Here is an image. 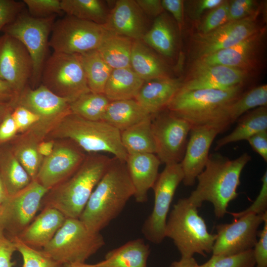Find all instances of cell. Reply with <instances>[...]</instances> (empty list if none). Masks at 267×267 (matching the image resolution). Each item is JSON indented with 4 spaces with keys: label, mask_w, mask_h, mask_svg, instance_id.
Instances as JSON below:
<instances>
[{
    "label": "cell",
    "mask_w": 267,
    "mask_h": 267,
    "mask_svg": "<svg viewBox=\"0 0 267 267\" xmlns=\"http://www.w3.org/2000/svg\"><path fill=\"white\" fill-rule=\"evenodd\" d=\"M134 194L126 161L114 157L79 219L90 230L100 232L120 214Z\"/></svg>",
    "instance_id": "6da1fadb"
},
{
    "label": "cell",
    "mask_w": 267,
    "mask_h": 267,
    "mask_svg": "<svg viewBox=\"0 0 267 267\" xmlns=\"http://www.w3.org/2000/svg\"><path fill=\"white\" fill-rule=\"evenodd\" d=\"M251 157L244 153L231 160L219 154H211L203 171L197 176V185L188 198L198 207L208 201L214 207L216 217L228 213L229 203L238 196L242 171Z\"/></svg>",
    "instance_id": "7a4b0ae2"
},
{
    "label": "cell",
    "mask_w": 267,
    "mask_h": 267,
    "mask_svg": "<svg viewBox=\"0 0 267 267\" xmlns=\"http://www.w3.org/2000/svg\"><path fill=\"white\" fill-rule=\"evenodd\" d=\"M242 84L225 89H186L181 87L167 109L190 125H205L225 131L223 122L229 105L240 96Z\"/></svg>",
    "instance_id": "3957f363"
},
{
    "label": "cell",
    "mask_w": 267,
    "mask_h": 267,
    "mask_svg": "<svg viewBox=\"0 0 267 267\" xmlns=\"http://www.w3.org/2000/svg\"><path fill=\"white\" fill-rule=\"evenodd\" d=\"M111 159L100 154L86 158L73 175L51 189L47 196L45 195L44 208H54L66 218H79Z\"/></svg>",
    "instance_id": "277c9868"
},
{
    "label": "cell",
    "mask_w": 267,
    "mask_h": 267,
    "mask_svg": "<svg viewBox=\"0 0 267 267\" xmlns=\"http://www.w3.org/2000/svg\"><path fill=\"white\" fill-rule=\"evenodd\" d=\"M198 208L188 197L179 199L168 217L165 237L173 241L181 257H192L195 254L205 257L212 253L216 234L208 232Z\"/></svg>",
    "instance_id": "5b68a950"
},
{
    "label": "cell",
    "mask_w": 267,
    "mask_h": 267,
    "mask_svg": "<svg viewBox=\"0 0 267 267\" xmlns=\"http://www.w3.org/2000/svg\"><path fill=\"white\" fill-rule=\"evenodd\" d=\"M52 129L56 137L69 139L86 151L108 152L121 160L127 159L120 132L103 121L88 120L71 113Z\"/></svg>",
    "instance_id": "8992f818"
},
{
    "label": "cell",
    "mask_w": 267,
    "mask_h": 267,
    "mask_svg": "<svg viewBox=\"0 0 267 267\" xmlns=\"http://www.w3.org/2000/svg\"><path fill=\"white\" fill-rule=\"evenodd\" d=\"M105 244L100 232L90 230L79 218H67L53 238L42 250L65 265L85 263Z\"/></svg>",
    "instance_id": "52a82bcc"
},
{
    "label": "cell",
    "mask_w": 267,
    "mask_h": 267,
    "mask_svg": "<svg viewBox=\"0 0 267 267\" xmlns=\"http://www.w3.org/2000/svg\"><path fill=\"white\" fill-rule=\"evenodd\" d=\"M56 16L37 18L24 10L1 31L18 40L28 50L33 63L30 82L34 85L41 81L44 64L47 58L49 37Z\"/></svg>",
    "instance_id": "ba28073f"
},
{
    "label": "cell",
    "mask_w": 267,
    "mask_h": 267,
    "mask_svg": "<svg viewBox=\"0 0 267 267\" xmlns=\"http://www.w3.org/2000/svg\"><path fill=\"white\" fill-rule=\"evenodd\" d=\"M41 81L56 94L72 101L90 91L79 54L53 51L45 61Z\"/></svg>",
    "instance_id": "9c48e42d"
},
{
    "label": "cell",
    "mask_w": 267,
    "mask_h": 267,
    "mask_svg": "<svg viewBox=\"0 0 267 267\" xmlns=\"http://www.w3.org/2000/svg\"><path fill=\"white\" fill-rule=\"evenodd\" d=\"M107 32L103 25L67 15L54 22L49 46L54 52L82 54L96 49Z\"/></svg>",
    "instance_id": "30bf717a"
},
{
    "label": "cell",
    "mask_w": 267,
    "mask_h": 267,
    "mask_svg": "<svg viewBox=\"0 0 267 267\" xmlns=\"http://www.w3.org/2000/svg\"><path fill=\"white\" fill-rule=\"evenodd\" d=\"M183 177L180 163L165 165L163 171L159 174L152 187L154 193L153 208L142 227V232L149 241L160 244L165 238V227L170 206Z\"/></svg>",
    "instance_id": "8fae6325"
},
{
    "label": "cell",
    "mask_w": 267,
    "mask_h": 267,
    "mask_svg": "<svg viewBox=\"0 0 267 267\" xmlns=\"http://www.w3.org/2000/svg\"><path fill=\"white\" fill-rule=\"evenodd\" d=\"M48 190L37 180L8 196L0 205V230L9 238L18 237L30 224Z\"/></svg>",
    "instance_id": "7c38bea8"
},
{
    "label": "cell",
    "mask_w": 267,
    "mask_h": 267,
    "mask_svg": "<svg viewBox=\"0 0 267 267\" xmlns=\"http://www.w3.org/2000/svg\"><path fill=\"white\" fill-rule=\"evenodd\" d=\"M155 154L165 165L180 163L191 127L185 120L165 109L151 115Z\"/></svg>",
    "instance_id": "4fadbf2b"
},
{
    "label": "cell",
    "mask_w": 267,
    "mask_h": 267,
    "mask_svg": "<svg viewBox=\"0 0 267 267\" xmlns=\"http://www.w3.org/2000/svg\"><path fill=\"white\" fill-rule=\"evenodd\" d=\"M72 101L59 96L41 84L36 89L27 86L16 96L12 106L21 105L36 114L39 121L33 127L35 134L42 135L65 116L71 113Z\"/></svg>",
    "instance_id": "5bb4252c"
},
{
    "label": "cell",
    "mask_w": 267,
    "mask_h": 267,
    "mask_svg": "<svg viewBox=\"0 0 267 267\" xmlns=\"http://www.w3.org/2000/svg\"><path fill=\"white\" fill-rule=\"evenodd\" d=\"M267 217V212L249 214L234 219L231 223L217 225L213 255L230 256L253 249L257 242L258 229Z\"/></svg>",
    "instance_id": "9a60e30c"
},
{
    "label": "cell",
    "mask_w": 267,
    "mask_h": 267,
    "mask_svg": "<svg viewBox=\"0 0 267 267\" xmlns=\"http://www.w3.org/2000/svg\"><path fill=\"white\" fill-rule=\"evenodd\" d=\"M259 10L243 19L227 22L206 34H196L193 38L195 60L233 46L260 29L257 25Z\"/></svg>",
    "instance_id": "2e32d148"
},
{
    "label": "cell",
    "mask_w": 267,
    "mask_h": 267,
    "mask_svg": "<svg viewBox=\"0 0 267 267\" xmlns=\"http://www.w3.org/2000/svg\"><path fill=\"white\" fill-rule=\"evenodd\" d=\"M33 63L24 45L5 34L0 36V79L9 83L17 95L32 77Z\"/></svg>",
    "instance_id": "e0dca14e"
},
{
    "label": "cell",
    "mask_w": 267,
    "mask_h": 267,
    "mask_svg": "<svg viewBox=\"0 0 267 267\" xmlns=\"http://www.w3.org/2000/svg\"><path fill=\"white\" fill-rule=\"evenodd\" d=\"M222 132L214 126L193 127L190 131L183 157L180 162L185 186L193 185L197 176L203 171L209 157L211 145L217 135Z\"/></svg>",
    "instance_id": "ac0fdd59"
},
{
    "label": "cell",
    "mask_w": 267,
    "mask_h": 267,
    "mask_svg": "<svg viewBox=\"0 0 267 267\" xmlns=\"http://www.w3.org/2000/svg\"><path fill=\"white\" fill-rule=\"evenodd\" d=\"M85 158L75 146L63 145L54 148L42 162L35 180L49 191L73 175Z\"/></svg>",
    "instance_id": "d6986e66"
},
{
    "label": "cell",
    "mask_w": 267,
    "mask_h": 267,
    "mask_svg": "<svg viewBox=\"0 0 267 267\" xmlns=\"http://www.w3.org/2000/svg\"><path fill=\"white\" fill-rule=\"evenodd\" d=\"M247 71L221 65L194 61L189 77L181 88L186 89H225L241 85Z\"/></svg>",
    "instance_id": "ffe728a7"
},
{
    "label": "cell",
    "mask_w": 267,
    "mask_h": 267,
    "mask_svg": "<svg viewBox=\"0 0 267 267\" xmlns=\"http://www.w3.org/2000/svg\"><path fill=\"white\" fill-rule=\"evenodd\" d=\"M110 32L141 40L148 31L146 15L134 0H118L103 25Z\"/></svg>",
    "instance_id": "44dd1931"
},
{
    "label": "cell",
    "mask_w": 267,
    "mask_h": 267,
    "mask_svg": "<svg viewBox=\"0 0 267 267\" xmlns=\"http://www.w3.org/2000/svg\"><path fill=\"white\" fill-rule=\"evenodd\" d=\"M264 30L260 29L238 44L194 61L205 64L221 65L247 71L257 61Z\"/></svg>",
    "instance_id": "7402d4cb"
},
{
    "label": "cell",
    "mask_w": 267,
    "mask_h": 267,
    "mask_svg": "<svg viewBox=\"0 0 267 267\" xmlns=\"http://www.w3.org/2000/svg\"><path fill=\"white\" fill-rule=\"evenodd\" d=\"M126 162L134 189V197L136 202H146L148 192L152 188L159 174L161 162L153 153L128 155Z\"/></svg>",
    "instance_id": "603a6c76"
},
{
    "label": "cell",
    "mask_w": 267,
    "mask_h": 267,
    "mask_svg": "<svg viewBox=\"0 0 267 267\" xmlns=\"http://www.w3.org/2000/svg\"><path fill=\"white\" fill-rule=\"evenodd\" d=\"M66 218L57 209L45 207L17 238L30 247L42 249L53 238Z\"/></svg>",
    "instance_id": "cb8c5ba5"
},
{
    "label": "cell",
    "mask_w": 267,
    "mask_h": 267,
    "mask_svg": "<svg viewBox=\"0 0 267 267\" xmlns=\"http://www.w3.org/2000/svg\"><path fill=\"white\" fill-rule=\"evenodd\" d=\"M183 82L171 77L146 81L134 99L149 114L154 115L167 109Z\"/></svg>",
    "instance_id": "d4e9b609"
},
{
    "label": "cell",
    "mask_w": 267,
    "mask_h": 267,
    "mask_svg": "<svg viewBox=\"0 0 267 267\" xmlns=\"http://www.w3.org/2000/svg\"><path fill=\"white\" fill-rule=\"evenodd\" d=\"M150 247L141 238L130 240L108 252L96 267H147Z\"/></svg>",
    "instance_id": "484cf974"
},
{
    "label": "cell",
    "mask_w": 267,
    "mask_h": 267,
    "mask_svg": "<svg viewBox=\"0 0 267 267\" xmlns=\"http://www.w3.org/2000/svg\"><path fill=\"white\" fill-rule=\"evenodd\" d=\"M131 67L145 82L169 77L164 62L141 40H134Z\"/></svg>",
    "instance_id": "4316f807"
},
{
    "label": "cell",
    "mask_w": 267,
    "mask_h": 267,
    "mask_svg": "<svg viewBox=\"0 0 267 267\" xmlns=\"http://www.w3.org/2000/svg\"><path fill=\"white\" fill-rule=\"evenodd\" d=\"M134 99L110 102L102 121L120 132L151 116Z\"/></svg>",
    "instance_id": "83f0119b"
},
{
    "label": "cell",
    "mask_w": 267,
    "mask_h": 267,
    "mask_svg": "<svg viewBox=\"0 0 267 267\" xmlns=\"http://www.w3.org/2000/svg\"><path fill=\"white\" fill-rule=\"evenodd\" d=\"M144 82L131 67L113 69L103 93L110 101L134 99Z\"/></svg>",
    "instance_id": "f1b7e54d"
},
{
    "label": "cell",
    "mask_w": 267,
    "mask_h": 267,
    "mask_svg": "<svg viewBox=\"0 0 267 267\" xmlns=\"http://www.w3.org/2000/svg\"><path fill=\"white\" fill-rule=\"evenodd\" d=\"M264 131H267V106L255 108L239 118L235 129L217 141L215 150L229 143L247 140L254 134Z\"/></svg>",
    "instance_id": "f546056e"
},
{
    "label": "cell",
    "mask_w": 267,
    "mask_h": 267,
    "mask_svg": "<svg viewBox=\"0 0 267 267\" xmlns=\"http://www.w3.org/2000/svg\"><path fill=\"white\" fill-rule=\"evenodd\" d=\"M134 40L108 31L96 49L113 69L131 67Z\"/></svg>",
    "instance_id": "4dcf8cb0"
},
{
    "label": "cell",
    "mask_w": 267,
    "mask_h": 267,
    "mask_svg": "<svg viewBox=\"0 0 267 267\" xmlns=\"http://www.w3.org/2000/svg\"><path fill=\"white\" fill-rule=\"evenodd\" d=\"M141 41L163 56H173L176 50V36L168 15L163 12L155 18L152 26Z\"/></svg>",
    "instance_id": "1f68e13d"
},
{
    "label": "cell",
    "mask_w": 267,
    "mask_h": 267,
    "mask_svg": "<svg viewBox=\"0 0 267 267\" xmlns=\"http://www.w3.org/2000/svg\"><path fill=\"white\" fill-rule=\"evenodd\" d=\"M122 143L128 155L156 153L151 127V116L120 132Z\"/></svg>",
    "instance_id": "d6a6232c"
},
{
    "label": "cell",
    "mask_w": 267,
    "mask_h": 267,
    "mask_svg": "<svg viewBox=\"0 0 267 267\" xmlns=\"http://www.w3.org/2000/svg\"><path fill=\"white\" fill-rule=\"evenodd\" d=\"M79 54L89 90L103 93L113 69L103 60L97 49Z\"/></svg>",
    "instance_id": "836d02e7"
},
{
    "label": "cell",
    "mask_w": 267,
    "mask_h": 267,
    "mask_svg": "<svg viewBox=\"0 0 267 267\" xmlns=\"http://www.w3.org/2000/svg\"><path fill=\"white\" fill-rule=\"evenodd\" d=\"M61 6L67 15L103 25L109 10L100 0H61Z\"/></svg>",
    "instance_id": "e575fe53"
},
{
    "label": "cell",
    "mask_w": 267,
    "mask_h": 267,
    "mask_svg": "<svg viewBox=\"0 0 267 267\" xmlns=\"http://www.w3.org/2000/svg\"><path fill=\"white\" fill-rule=\"evenodd\" d=\"M267 86L256 87L238 97L228 107L223 125L226 129L231 124L251 109L267 106Z\"/></svg>",
    "instance_id": "d590c367"
},
{
    "label": "cell",
    "mask_w": 267,
    "mask_h": 267,
    "mask_svg": "<svg viewBox=\"0 0 267 267\" xmlns=\"http://www.w3.org/2000/svg\"><path fill=\"white\" fill-rule=\"evenodd\" d=\"M110 101L104 93L91 91L85 93L70 104L72 113L90 121H102Z\"/></svg>",
    "instance_id": "8d00e7d4"
},
{
    "label": "cell",
    "mask_w": 267,
    "mask_h": 267,
    "mask_svg": "<svg viewBox=\"0 0 267 267\" xmlns=\"http://www.w3.org/2000/svg\"><path fill=\"white\" fill-rule=\"evenodd\" d=\"M0 174L8 196L20 191L32 181L15 155L11 154L1 163Z\"/></svg>",
    "instance_id": "74e56055"
},
{
    "label": "cell",
    "mask_w": 267,
    "mask_h": 267,
    "mask_svg": "<svg viewBox=\"0 0 267 267\" xmlns=\"http://www.w3.org/2000/svg\"><path fill=\"white\" fill-rule=\"evenodd\" d=\"M23 259V267H64L42 249L30 247L17 237L12 239Z\"/></svg>",
    "instance_id": "f35d334b"
},
{
    "label": "cell",
    "mask_w": 267,
    "mask_h": 267,
    "mask_svg": "<svg viewBox=\"0 0 267 267\" xmlns=\"http://www.w3.org/2000/svg\"><path fill=\"white\" fill-rule=\"evenodd\" d=\"M14 155L32 180H35L42 163L38 145L33 140L24 141L17 147Z\"/></svg>",
    "instance_id": "ab89813d"
},
{
    "label": "cell",
    "mask_w": 267,
    "mask_h": 267,
    "mask_svg": "<svg viewBox=\"0 0 267 267\" xmlns=\"http://www.w3.org/2000/svg\"><path fill=\"white\" fill-rule=\"evenodd\" d=\"M253 250L230 255H214L204 264L197 267H255Z\"/></svg>",
    "instance_id": "60d3db41"
},
{
    "label": "cell",
    "mask_w": 267,
    "mask_h": 267,
    "mask_svg": "<svg viewBox=\"0 0 267 267\" xmlns=\"http://www.w3.org/2000/svg\"><path fill=\"white\" fill-rule=\"evenodd\" d=\"M229 1L223 0L211 9L198 28V33L206 34L228 22Z\"/></svg>",
    "instance_id": "b9f144b4"
},
{
    "label": "cell",
    "mask_w": 267,
    "mask_h": 267,
    "mask_svg": "<svg viewBox=\"0 0 267 267\" xmlns=\"http://www.w3.org/2000/svg\"><path fill=\"white\" fill-rule=\"evenodd\" d=\"M28 13L37 18H44L62 12L60 0H24Z\"/></svg>",
    "instance_id": "7bdbcfd3"
},
{
    "label": "cell",
    "mask_w": 267,
    "mask_h": 267,
    "mask_svg": "<svg viewBox=\"0 0 267 267\" xmlns=\"http://www.w3.org/2000/svg\"><path fill=\"white\" fill-rule=\"evenodd\" d=\"M261 181L262 186L260 192L253 203L246 210L238 213H229L234 219L249 214H263L267 212V172L264 173Z\"/></svg>",
    "instance_id": "ee69618b"
},
{
    "label": "cell",
    "mask_w": 267,
    "mask_h": 267,
    "mask_svg": "<svg viewBox=\"0 0 267 267\" xmlns=\"http://www.w3.org/2000/svg\"><path fill=\"white\" fill-rule=\"evenodd\" d=\"M256 2L253 0H234L229 1L228 22L237 21L256 12Z\"/></svg>",
    "instance_id": "f6af8a7d"
},
{
    "label": "cell",
    "mask_w": 267,
    "mask_h": 267,
    "mask_svg": "<svg viewBox=\"0 0 267 267\" xmlns=\"http://www.w3.org/2000/svg\"><path fill=\"white\" fill-rule=\"evenodd\" d=\"M24 2L14 0H0V31L24 10Z\"/></svg>",
    "instance_id": "bcb514c9"
},
{
    "label": "cell",
    "mask_w": 267,
    "mask_h": 267,
    "mask_svg": "<svg viewBox=\"0 0 267 267\" xmlns=\"http://www.w3.org/2000/svg\"><path fill=\"white\" fill-rule=\"evenodd\" d=\"M14 109L11 115L19 131L34 126L40 120L36 114L24 106L17 105Z\"/></svg>",
    "instance_id": "7dc6e473"
},
{
    "label": "cell",
    "mask_w": 267,
    "mask_h": 267,
    "mask_svg": "<svg viewBox=\"0 0 267 267\" xmlns=\"http://www.w3.org/2000/svg\"><path fill=\"white\" fill-rule=\"evenodd\" d=\"M264 222L263 229L258 232L259 239L253 249L255 267H267V217Z\"/></svg>",
    "instance_id": "c3c4849f"
},
{
    "label": "cell",
    "mask_w": 267,
    "mask_h": 267,
    "mask_svg": "<svg viewBox=\"0 0 267 267\" xmlns=\"http://www.w3.org/2000/svg\"><path fill=\"white\" fill-rule=\"evenodd\" d=\"M17 251L14 241L7 237L0 230V267H13V253Z\"/></svg>",
    "instance_id": "681fc988"
},
{
    "label": "cell",
    "mask_w": 267,
    "mask_h": 267,
    "mask_svg": "<svg viewBox=\"0 0 267 267\" xmlns=\"http://www.w3.org/2000/svg\"><path fill=\"white\" fill-rule=\"evenodd\" d=\"M162 4L164 10L171 13L177 22L180 31L183 25L184 5L181 0H162Z\"/></svg>",
    "instance_id": "f907efd6"
},
{
    "label": "cell",
    "mask_w": 267,
    "mask_h": 267,
    "mask_svg": "<svg viewBox=\"0 0 267 267\" xmlns=\"http://www.w3.org/2000/svg\"><path fill=\"white\" fill-rule=\"evenodd\" d=\"M247 141L253 149L264 159L267 161V131L259 132Z\"/></svg>",
    "instance_id": "816d5d0a"
},
{
    "label": "cell",
    "mask_w": 267,
    "mask_h": 267,
    "mask_svg": "<svg viewBox=\"0 0 267 267\" xmlns=\"http://www.w3.org/2000/svg\"><path fill=\"white\" fill-rule=\"evenodd\" d=\"M139 7L145 15L156 18L164 12L160 0H136Z\"/></svg>",
    "instance_id": "f5cc1de1"
},
{
    "label": "cell",
    "mask_w": 267,
    "mask_h": 267,
    "mask_svg": "<svg viewBox=\"0 0 267 267\" xmlns=\"http://www.w3.org/2000/svg\"><path fill=\"white\" fill-rule=\"evenodd\" d=\"M17 131V128L10 111L5 115L0 125V141L11 138Z\"/></svg>",
    "instance_id": "db71d44e"
},
{
    "label": "cell",
    "mask_w": 267,
    "mask_h": 267,
    "mask_svg": "<svg viewBox=\"0 0 267 267\" xmlns=\"http://www.w3.org/2000/svg\"><path fill=\"white\" fill-rule=\"evenodd\" d=\"M222 0H200L194 1L191 15L193 19H199L207 10H211L221 4Z\"/></svg>",
    "instance_id": "11a10c76"
},
{
    "label": "cell",
    "mask_w": 267,
    "mask_h": 267,
    "mask_svg": "<svg viewBox=\"0 0 267 267\" xmlns=\"http://www.w3.org/2000/svg\"><path fill=\"white\" fill-rule=\"evenodd\" d=\"M17 96L10 85L0 79V102L12 105Z\"/></svg>",
    "instance_id": "9f6ffc18"
},
{
    "label": "cell",
    "mask_w": 267,
    "mask_h": 267,
    "mask_svg": "<svg viewBox=\"0 0 267 267\" xmlns=\"http://www.w3.org/2000/svg\"><path fill=\"white\" fill-rule=\"evenodd\" d=\"M198 264L193 257H181L178 261L173 262L170 267H197Z\"/></svg>",
    "instance_id": "6f0895ef"
},
{
    "label": "cell",
    "mask_w": 267,
    "mask_h": 267,
    "mask_svg": "<svg viewBox=\"0 0 267 267\" xmlns=\"http://www.w3.org/2000/svg\"><path fill=\"white\" fill-rule=\"evenodd\" d=\"M53 150L54 143L51 141L42 142L38 145V152L42 156H48L52 153Z\"/></svg>",
    "instance_id": "680465c9"
},
{
    "label": "cell",
    "mask_w": 267,
    "mask_h": 267,
    "mask_svg": "<svg viewBox=\"0 0 267 267\" xmlns=\"http://www.w3.org/2000/svg\"><path fill=\"white\" fill-rule=\"evenodd\" d=\"M8 197V196L0 174V205L7 199Z\"/></svg>",
    "instance_id": "91938a15"
},
{
    "label": "cell",
    "mask_w": 267,
    "mask_h": 267,
    "mask_svg": "<svg viewBox=\"0 0 267 267\" xmlns=\"http://www.w3.org/2000/svg\"><path fill=\"white\" fill-rule=\"evenodd\" d=\"M11 106L10 104L0 102V118L10 112Z\"/></svg>",
    "instance_id": "94428289"
},
{
    "label": "cell",
    "mask_w": 267,
    "mask_h": 267,
    "mask_svg": "<svg viewBox=\"0 0 267 267\" xmlns=\"http://www.w3.org/2000/svg\"><path fill=\"white\" fill-rule=\"evenodd\" d=\"M64 267H96L95 264H88L85 263H76L64 265Z\"/></svg>",
    "instance_id": "6125c7cd"
}]
</instances>
